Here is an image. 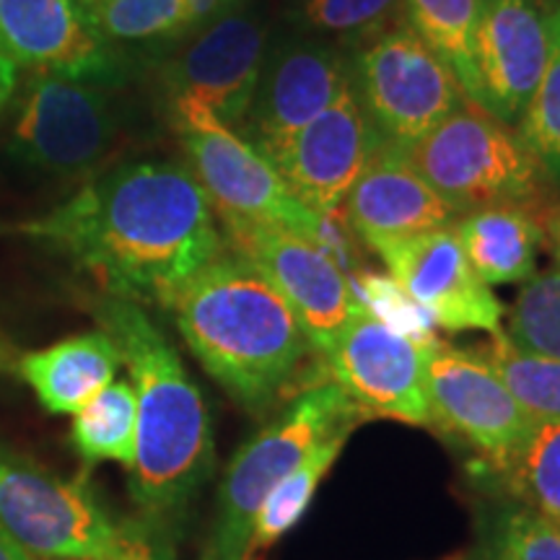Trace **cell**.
<instances>
[{"instance_id":"836d02e7","label":"cell","mask_w":560,"mask_h":560,"mask_svg":"<svg viewBox=\"0 0 560 560\" xmlns=\"http://www.w3.org/2000/svg\"><path fill=\"white\" fill-rule=\"evenodd\" d=\"M236 3H240V0H187V5H190L192 26L213 24L215 19L229 16V11L234 9Z\"/></svg>"},{"instance_id":"30bf717a","label":"cell","mask_w":560,"mask_h":560,"mask_svg":"<svg viewBox=\"0 0 560 560\" xmlns=\"http://www.w3.org/2000/svg\"><path fill=\"white\" fill-rule=\"evenodd\" d=\"M429 350L359 304L338 340L325 353L338 382L363 416L431 425Z\"/></svg>"},{"instance_id":"44dd1931","label":"cell","mask_w":560,"mask_h":560,"mask_svg":"<svg viewBox=\"0 0 560 560\" xmlns=\"http://www.w3.org/2000/svg\"><path fill=\"white\" fill-rule=\"evenodd\" d=\"M545 219L548 215L537 208L490 206L462 213L452 229L467 260L488 285L527 283L537 276Z\"/></svg>"},{"instance_id":"7a4b0ae2","label":"cell","mask_w":560,"mask_h":560,"mask_svg":"<svg viewBox=\"0 0 560 560\" xmlns=\"http://www.w3.org/2000/svg\"><path fill=\"white\" fill-rule=\"evenodd\" d=\"M94 314L120 350L138 400L130 499L138 520L174 532L213 472L206 400L143 304L104 296Z\"/></svg>"},{"instance_id":"9c48e42d","label":"cell","mask_w":560,"mask_h":560,"mask_svg":"<svg viewBox=\"0 0 560 560\" xmlns=\"http://www.w3.org/2000/svg\"><path fill=\"white\" fill-rule=\"evenodd\" d=\"M221 234L231 252L247 257L289 301L312 348L325 355L359 310L346 270L317 242L291 229L221 221Z\"/></svg>"},{"instance_id":"8992f818","label":"cell","mask_w":560,"mask_h":560,"mask_svg":"<svg viewBox=\"0 0 560 560\" xmlns=\"http://www.w3.org/2000/svg\"><path fill=\"white\" fill-rule=\"evenodd\" d=\"M0 527L39 560H115L122 524L86 480H66L0 444Z\"/></svg>"},{"instance_id":"d6a6232c","label":"cell","mask_w":560,"mask_h":560,"mask_svg":"<svg viewBox=\"0 0 560 560\" xmlns=\"http://www.w3.org/2000/svg\"><path fill=\"white\" fill-rule=\"evenodd\" d=\"M115 560H174V532L132 520L122 524V550Z\"/></svg>"},{"instance_id":"9a60e30c","label":"cell","mask_w":560,"mask_h":560,"mask_svg":"<svg viewBox=\"0 0 560 560\" xmlns=\"http://www.w3.org/2000/svg\"><path fill=\"white\" fill-rule=\"evenodd\" d=\"M16 70L102 81L112 50L83 0H0V96Z\"/></svg>"},{"instance_id":"d6986e66","label":"cell","mask_w":560,"mask_h":560,"mask_svg":"<svg viewBox=\"0 0 560 560\" xmlns=\"http://www.w3.org/2000/svg\"><path fill=\"white\" fill-rule=\"evenodd\" d=\"M348 226L366 244L454 226L459 213L420 177L400 145L382 140L346 202Z\"/></svg>"},{"instance_id":"7402d4cb","label":"cell","mask_w":560,"mask_h":560,"mask_svg":"<svg viewBox=\"0 0 560 560\" xmlns=\"http://www.w3.org/2000/svg\"><path fill=\"white\" fill-rule=\"evenodd\" d=\"M486 0H402L408 26L452 73L467 100L482 107L478 75V26Z\"/></svg>"},{"instance_id":"f546056e","label":"cell","mask_w":560,"mask_h":560,"mask_svg":"<svg viewBox=\"0 0 560 560\" xmlns=\"http://www.w3.org/2000/svg\"><path fill=\"white\" fill-rule=\"evenodd\" d=\"M482 560H560V524L514 503L490 522Z\"/></svg>"},{"instance_id":"5b68a950","label":"cell","mask_w":560,"mask_h":560,"mask_svg":"<svg viewBox=\"0 0 560 560\" xmlns=\"http://www.w3.org/2000/svg\"><path fill=\"white\" fill-rule=\"evenodd\" d=\"M405 153L459 215L490 206L542 210L548 198L550 182L514 125L470 100Z\"/></svg>"},{"instance_id":"e0dca14e","label":"cell","mask_w":560,"mask_h":560,"mask_svg":"<svg viewBox=\"0 0 560 560\" xmlns=\"http://www.w3.org/2000/svg\"><path fill=\"white\" fill-rule=\"evenodd\" d=\"M265 66V34L244 16H223L208 24L174 62L166 83L172 102H195L223 125H236L249 115Z\"/></svg>"},{"instance_id":"4fadbf2b","label":"cell","mask_w":560,"mask_h":560,"mask_svg":"<svg viewBox=\"0 0 560 560\" xmlns=\"http://www.w3.org/2000/svg\"><path fill=\"white\" fill-rule=\"evenodd\" d=\"M380 143V132L363 115L350 86L296 136L268 153V159L301 206L317 215H332Z\"/></svg>"},{"instance_id":"cb8c5ba5","label":"cell","mask_w":560,"mask_h":560,"mask_svg":"<svg viewBox=\"0 0 560 560\" xmlns=\"http://www.w3.org/2000/svg\"><path fill=\"white\" fill-rule=\"evenodd\" d=\"M138 400L130 382H112L73 416L70 441L89 465L117 462L128 467L136 457Z\"/></svg>"},{"instance_id":"5bb4252c","label":"cell","mask_w":560,"mask_h":560,"mask_svg":"<svg viewBox=\"0 0 560 560\" xmlns=\"http://www.w3.org/2000/svg\"><path fill=\"white\" fill-rule=\"evenodd\" d=\"M429 402L433 423L472 444L493 467L532 429V420L480 353L441 342L429 350Z\"/></svg>"},{"instance_id":"ffe728a7","label":"cell","mask_w":560,"mask_h":560,"mask_svg":"<svg viewBox=\"0 0 560 560\" xmlns=\"http://www.w3.org/2000/svg\"><path fill=\"white\" fill-rule=\"evenodd\" d=\"M122 355L104 330L73 335L19 361V374L52 416H75L115 382Z\"/></svg>"},{"instance_id":"83f0119b","label":"cell","mask_w":560,"mask_h":560,"mask_svg":"<svg viewBox=\"0 0 560 560\" xmlns=\"http://www.w3.org/2000/svg\"><path fill=\"white\" fill-rule=\"evenodd\" d=\"M89 19L107 42L177 37L192 26L187 0H83Z\"/></svg>"},{"instance_id":"8d00e7d4","label":"cell","mask_w":560,"mask_h":560,"mask_svg":"<svg viewBox=\"0 0 560 560\" xmlns=\"http://www.w3.org/2000/svg\"><path fill=\"white\" fill-rule=\"evenodd\" d=\"M244 560H252V556H247V558H244Z\"/></svg>"},{"instance_id":"4dcf8cb0","label":"cell","mask_w":560,"mask_h":560,"mask_svg":"<svg viewBox=\"0 0 560 560\" xmlns=\"http://www.w3.org/2000/svg\"><path fill=\"white\" fill-rule=\"evenodd\" d=\"M350 289L359 293V304L380 317L384 325L395 327L397 332L408 335L420 346H433L431 317L412 301L395 278L376 276V272H359V278L348 280ZM353 293V296H355Z\"/></svg>"},{"instance_id":"4316f807","label":"cell","mask_w":560,"mask_h":560,"mask_svg":"<svg viewBox=\"0 0 560 560\" xmlns=\"http://www.w3.org/2000/svg\"><path fill=\"white\" fill-rule=\"evenodd\" d=\"M550 50L542 79L524 107L516 136L527 145L550 185H560V0H550Z\"/></svg>"},{"instance_id":"8fae6325","label":"cell","mask_w":560,"mask_h":560,"mask_svg":"<svg viewBox=\"0 0 560 560\" xmlns=\"http://www.w3.org/2000/svg\"><path fill=\"white\" fill-rule=\"evenodd\" d=\"M115 132V112L100 81L37 73L21 102L11 149L37 170L79 174L104 159Z\"/></svg>"},{"instance_id":"277c9868","label":"cell","mask_w":560,"mask_h":560,"mask_svg":"<svg viewBox=\"0 0 560 560\" xmlns=\"http://www.w3.org/2000/svg\"><path fill=\"white\" fill-rule=\"evenodd\" d=\"M363 412L338 382H314L293 397L289 408L257 431L223 475L213 527L200 560H244L252 529L272 488L310 454L322 439L342 425L359 423Z\"/></svg>"},{"instance_id":"d590c367","label":"cell","mask_w":560,"mask_h":560,"mask_svg":"<svg viewBox=\"0 0 560 560\" xmlns=\"http://www.w3.org/2000/svg\"><path fill=\"white\" fill-rule=\"evenodd\" d=\"M0 560H39V558H34L30 550L21 548L9 532L0 527Z\"/></svg>"},{"instance_id":"f1b7e54d","label":"cell","mask_w":560,"mask_h":560,"mask_svg":"<svg viewBox=\"0 0 560 560\" xmlns=\"http://www.w3.org/2000/svg\"><path fill=\"white\" fill-rule=\"evenodd\" d=\"M503 332L516 346L560 359V268L537 272L522 283Z\"/></svg>"},{"instance_id":"2e32d148","label":"cell","mask_w":560,"mask_h":560,"mask_svg":"<svg viewBox=\"0 0 560 560\" xmlns=\"http://www.w3.org/2000/svg\"><path fill=\"white\" fill-rule=\"evenodd\" d=\"M550 0H486L478 26L482 109L520 122L550 50Z\"/></svg>"},{"instance_id":"d4e9b609","label":"cell","mask_w":560,"mask_h":560,"mask_svg":"<svg viewBox=\"0 0 560 560\" xmlns=\"http://www.w3.org/2000/svg\"><path fill=\"white\" fill-rule=\"evenodd\" d=\"M480 355L499 374L503 387L532 423L560 420V359L516 346L506 332L490 335Z\"/></svg>"},{"instance_id":"3957f363","label":"cell","mask_w":560,"mask_h":560,"mask_svg":"<svg viewBox=\"0 0 560 560\" xmlns=\"http://www.w3.org/2000/svg\"><path fill=\"white\" fill-rule=\"evenodd\" d=\"M164 306L200 366L249 412L268 410L314 350L289 301L231 249L202 265Z\"/></svg>"},{"instance_id":"6da1fadb","label":"cell","mask_w":560,"mask_h":560,"mask_svg":"<svg viewBox=\"0 0 560 560\" xmlns=\"http://www.w3.org/2000/svg\"><path fill=\"white\" fill-rule=\"evenodd\" d=\"M16 231L66 255L107 296L136 304L164 306L226 249L200 182L170 161L117 166Z\"/></svg>"},{"instance_id":"52a82bcc","label":"cell","mask_w":560,"mask_h":560,"mask_svg":"<svg viewBox=\"0 0 560 560\" xmlns=\"http://www.w3.org/2000/svg\"><path fill=\"white\" fill-rule=\"evenodd\" d=\"M172 122L190 161L187 170L206 190L215 219L283 226L319 244L322 215L293 198L255 143L195 102H172Z\"/></svg>"},{"instance_id":"1f68e13d","label":"cell","mask_w":560,"mask_h":560,"mask_svg":"<svg viewBox=\"0 0 560 560\" xmlns=\"http://www.w3.org/2000/svg\"><path fill=\"white\" fill-rule=\"evenodd\" d=\"M397 13H402V0H304V19L314 30L361 39L395 26Z\"/></svg>"},{"instance_id":"603a6c76","label":"cell","mask_w":560,"mask_h":560,"mask_svg":"<svg viewBox=\"0 0 560 560\" xmlns=\"http://www.w3.org/2000/svg\"><path fill=\"white\" fill-rule=\"evenodd\" d=\"M355 425L359 423L342 425V429L330 433V436L322 439L319 444L314 446V450L306 454V457L301 459L276 488H272V493L265 499L260 514H257L255 520L249 556L255 550L276 545L285 532L293 529L301 520H304L319 482L332 470V465L338 462L342 446H346V441L350 433H353Z\"/></svg>"},{"instance_id":"7c38bea8","label":"cell","mask_w":560,"mask_h":560,"mask_svg":"<svg viewBox=\"0 0 560 560\" xmlns=\"http://www.w3.org/2000/svg\"><path fill=\"white\" fill-rule=\"evenodd\" d=\"M402 291L446 332H501L506 306L467 260L452 226L369 244Z\"/></svg>"},{"instance_id":"e575fe53","label":"cell","mask_w":560,"mask_h":560,"mask_svg":"<svg viewBox=\"0 0 560 560\" xmlns=\"http://www.w3.org/2000/svg\"><path fill=\"white\" fill-rule=\"evenodd\" d=\"M545 242H548L556 268H560V206L550 210L548 219H545Z\"/></svg>"},{"instance_id":"ba28073f","label":"cell","mask_w":560,"mask_h":560,"mask_svg":"<svg viewBox=\"0 0 560 560\" xmlns=\"http://www.w3.org/2000/svg\"><path fill=\"white\" fill-rule=\"evenodd\" d=\"M350 81L380 138L400 149L416 145L467 102L452 68L408 24L363 39Z\"/></svg>"},{"instance_id":"484cf974","label":"cell","mask_w":560,"mask_h":560,"mask_svg":"<svg viewBox=\"0 0 560 560\" xmlns=\"http://www.w3.org/2000/svg\"><path fill=\"white\" fill-rule=\"evenodd\" d=\"M493 470L516 501L560 524V420L532 423L520 446Z\"/></svg>"},{"instance_id":"ac0fdd59","label":"cell","mask_w":560,"mask_h":560,"mask_svg":"<svg viewBox=\"0 0 560 560\" xmlns=\"http://www.w3.org/2000/svg\"><path fill=\"white\" fill-rule=\"evenodd\" d=\"M353 86L350 68L332 47H283L268 66L252 100V136L265 156L310 125Z\"/></svg>"}]
</instances>
